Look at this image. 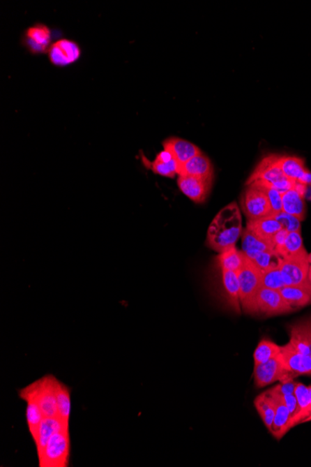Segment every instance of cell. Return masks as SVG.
Masks as SVG:
<instances>
[{
  "mask_svg": "<svg viewBox=\"0 0 311 467\" xmlns=\"http://www.w3.org/2000/svg\"><path fill=\"white\" fill-rule=\"evenodd\" d=\"M243 232L240 209L235 202H232L213 219L207 230L206 246L220 254L236 247Z\"/></svg>",
  "mask_w": 311,
  "mask_h": 467,
  "instance_id": "6da1fadb",
  "label": "cell"
},
{
  "mask_svg": "<svg viewBox=\"0 0 311 467\" xmlns=\"http://www.w3.org/2000/svg\"><path fill=\"white\" fill-rule=\"evenodd\" d=\"M279 156L280 154L265 156L252 172L251 176L247 179L246 185L254 182L265 183L276 188L282 194L294 188L296 181L285 176L280 168Z\"/></svg>",
  "mask_w": 311,
  "mask_h": 467,
  "instance_id": "7a4b0ae2",
  "label": "cell"
},
{
  "mask_svg": "<svg viewBox=\"0 0 311 467\" xmlns=\"http://www.w3.org/2000/svg\"><path fill=\"white\" fill-rule=\"evenodd\" d=\"M71 440L69 427L55 433L43 454L38 456L40 467H68L70 460Z\"/></svg>",
  "mask_w": 311,
  "mask_h": 467,
  "instance_id": "3957f363",
  "label": "cell"
},
{
  "mask_svg": "<svg viewBox=\"0 0 311 467\" xmlns=\"http://www.w3.org/2000/svg\"><path fill=\"white\" fill-rule=\"evenodd\" d=\"M238 283H240V299L241 309L247 315H251L255 296L257 292L262 288L261 286V275L259 271L252 264L249 258H246L245 263L237 272Z\"/></svg>",
  "mask_w": 311,
  "mask_h": 467,
  "instance_id": "277c9868",
  "label": "cell"
},
{
  "mask_svg": "<svg viewBox=\"0 0 311 467\" xmlns=\"http://www.w3.org/2000/svg\"><path fill=\"white\" fill-rule=\"evenodd\" d=\"M294 309L283 299L280 290L261 288L255 296L251 316L271 318L293 313Z\"/></svg>",
  "mask_w": 311,
  "mask_h": 467,
  "instance_id": "5b68a950",
  "label": "cell"
},
{
  "mask_svg": "<svg viewBox=\"0 0 311 467\" xmlns=\"http://www.w3.org/2000/svg\"><path fill=\"white\" fill-rule=\"evenodd\" d=\"M241 209L248 221L274 215L271 202L257 185H247L241 198Z\"/></svg>",
  "mask_w": 311,
  "mask_h": 467,
  "instance_id": "8992f818",
  "label": "cell"
},
{
  "mask_svg": "<svg viewBox=\"0 0 311 467\" xmlns=\"http://www.w3.org/2000/svg\"><path fill=\"white\" fill-rule=\"evenodd\" d=\"M294 379L293 375L285 368L280 354L268 362L255 365V387L264 388L275 383H285Z\"/></svg>",
  "mask_w": 311,
  "mask_h": 467,
  "instance_id": "52a82bcc",
  "label": "cell"
},
{
  "mask_svg": "<svg viewBox=\"0 0 311 467\" xmlns=\"http://www.w3.org/2000/svg\"><path fill=\"white\" fill-rule=\"evenodd\" d=\"M57 380L54 375H46L26 386L38 400L45 417H57Z\"/></svg>",
  "mask_w": 311,
  "mask_h": 467,
  "instance_id": "ba28073f",
  "label": "cell"
},
{
  "mask_svg": "<svg viewBox=\"0 0 311 467\" xmlns=\"http://www.w3.org/2000/svg\"><path fill=\"white\" fill-rule=\"evenodd\" d=\"M266 394H268L275 410L274 421L271 433L277 440H280L293 428L291 427V413L287 406L285 405L282 394L275 387L266 391Z\"/></svg>",
  "mask_w": 311,
  "mask_h": 467,
  "instance_id": "9c48e42d",
  "label": "cell"
},
{
  "mask_svg": "<svg viewBox=\"0 0 311 467\" xmlns=\"http://www.w3.org/2000/svg\"><path fill=\"white\" fill-rule=\"evenodd\" d=\"M48 57L52 65L62 68L79 61L82 57V50L75 41L63 38L52 44Z\"/></svg>",
  "mask_w": 311,
  "mask_h": 467,
  "instance_id": "30bf717a",
  "label": "cell"
},
{
  "mask_svg": "<svg viewBox=\"0 0 311 467\" xmlns=\"http://www.w3.org/2000/svg\"><path fill=\"white\" fill-rule=\"evenodd\" d=\"M280 355H282L285 368L294 378L311 376V357L308 355L296 351L289 343L282 346Z\"/></svg>",
  "mask_w": 311,
  "mask_h": 467,
  "instance_id": "8fae6325",
  "label": "cell"
},
{
  "mask_svg": "<svg viewBox=\"0 0 311 467\" xmlns=\"http://www.w3.org/2000/svg\"><path fill=\"white\" fill-rule=\"evenodd\" d=\"M24 40L33 54H48L52 44L51 29L45 24H35L24 33Z\"/></svg>",
  "mask_w": 311,
  "mask_h": 467,
  "instance_id": "7c38bea8",
  "label": "cell"
},
{
  "mask_svg": "<svg viewBox=\"0 0 311 467\" xmlns=\"http://www.w3.org/2000/svg\"><path fill=\"white\" fill-rule=\"evenodd\" d=\"M288 330L289 343L296 351L311 357V316L290 325Z\"/></svg>",
  "mask_w": 311,
  "mask_h": 467,
  "instance_id": "4fadbf2b",
  "label": "cell"
},
{
  "mask_svg": "<svg viewBox=\"0 0 311 467\" xmlns=\"http://www.w3.org/2000/svg\"><path fill=\"white\" fill-rule=\"evenodd\" d=\"M308 186L296 182L291 190L282 194V211L289 215L296 216L300 221L305 218V196Z\"/></svg>",
  "mask_w": 311,
  "mask_h": 467,
  "instance_id": "5bb4252c",
  "label": "cell"
},
{
  "mask_svg": "<svg viewBox=\"0 0 311 467\" xmlns=\"http://www.w3.org/2000/svg\"><path fill=\"white\" fill-rule=\"evenodd\" d=\"M177 185L179 190L196 204H202L207 199L212 187V182L198 177L179 176Z\"/></svg>",
  "mask_w": 311,
  "mask_h": 467,
  "instance_id": "9a60e30c",
  "label": "cell"
},
{
  "mask_svg": "<svg viewBox=\"0 0 311 467\" xmlns=\"http://www.w3.org/2000/svg\"><path fill=\"white\" fill-rule=\"evenodd\" d=\"M308 255L300 257L282 258L280 269H282L289 285H303L307 280L310 265L308 263Z\"/></svg>",
  "mask_w": 311,
  "mask_h": 467,
  "instance_id": "2e32d148",
  "label": "cell"
},
{
  "mask_svg": "<svg viewBox=\"0 0 311 467\" xmlns=\"http://www.w3.org/2000/svg\"><path fill=\"white\" fill-rule=\"evenodd\" d=\"M179 176L198 177V179L213 182V168L209 158L204 153L195 156L192 159L179 165Z\"/></svg>",
  "mask_w": 311,
  "mask_h": 467,
  "instance_id": "e0dca14e",
  "label": "cell"
},
{
  "mask_svg": "<svg viewBox=\"0 0 311 467\" xmlns=\"http://www.w3.org/2000/svg\"><path fill=\"white\" fill-rule=\"evenodd\" d=\"M162 144L163 149L170 152L179 165H184L202 153L195 144L179 138H167L163 141Z\"/></svg>",
  "mask_w": 311,
  "mask_h": 467,
  "instance_id": "ac0fdd59",
  "label": "cell"
},
{
  "mask_svg": "<svg viewBox=\"0 0 311 467\" xmlns=\"http://www.w3.org/2000/svg\"><path fill=\"white\" fill-rule=\"evenodd\" d=\"M19 396L26 402V422L30 435L33 438V440L37 436L38 428L43 420L44 419V414L38 400L36 399L34 394L29 390V388L24 387L19 391Z\"/></svg>",
  "mask_w": 311,
  "mask_h": 467,
  "instance_id": "d6986e66",
  "label": "cell"
},
{
  "mask_svg": "<svg viewBox=\"0 0 311 467\" xmlns=\"http://www.w3.org/2000/svg\"><path fill=\"white\" fill-rule=\"evenodd\" d=\"M66 427H69V424L63 422L58 417H44L40 428H38L37 436L34 439L36 447H37L38 457L43 454V450L52 436L58 431Z\"/></svg>",
  "mask_w": 311,
  "mask_h": 467,
  "instance_id": "ffe728a7",
  "label": "cell"
},
{
  "mask_svg": "<svg viewBox=\"0 0 311 467\" xmlns=\"http://www.w3.org/2000/svg\"><path fill=\"white\" fill-rule=\"evenodd\" d=\"M221 274L225 299L229 307L235 313H241L240 283L238 274L236 272L221 271Z\"/></svg>",
  "mask_w": 311,
  "mask_h": 467,
  "instance_id": "44dd1931",
  "label": "cell"
},
{
  "mask_svg": "<svg viewBox=\"0 0 311 467\" xmlns=\"http://www.w3.org/2000/svg\"><path fill=\"white\" fill-rule=\"evenodd\" d=\"M246 228L271 246L272 237L282 230V225L273 216L247 221Z\"/></svg>",
  "mask_w": 311,
  "mask_h": 467,
  "instance_id": "7402d4cb",
  "label": "cell"
},
{
  "mask_svg": "<svg viewBox=\"0 0 311 467\" xmlns=\"http://www.w3.org/2000/svg\"><path fill=\"white\" fill-rule=\"evenodd\" d=\"M280 292L285 302L294 311L311 304V292L305 283L286 286Z\"/></svg>",
  "mask_w": 311,
  "mask_h": 467,
  "instance_id": "603a6c76",
  "label": "cell"
},
{
  "mask_svg": "<svg viewBox=\"0 0 311 467\" xmlns=\"http://www.w3.org/2000/svg\"><path fill=\"white\" fill-rule=\"evenodd\" d=\"M294 396L297 400V413L291 422L293 428L308 422L311 413L310 394L308 386L301 383H296Z\"/></svg>",
  "mask_w": 311,
  "mask_h": 467,
  "instance_id": "cb8c5ba5",
  "label": "cell"
},
{
  "mask_svg": "<svg viewBox=\"0 0 311 467\" xmlns=\"http://www.w3.org/2000/svg\"><path fill=\"white\" fill-rule=\"evenodd\" d=\"M149 168L159 176L174 179L179 175V163L167 150L163 149L156 159L149 163Z\"/></svg>",
  "mask_w": 311,
  "mask_h": 467,
  "instance_id": "d4e9b609",
  "label": "cell"
},
{
  "mask_svg": "<svg viewBox=\"0 0 311 467\" xmlns=\"http://www.w3.org/2000/svg\"><path fill=\"white\" fill-rule=\"evenodd\" d=\"M241 239H243L241 251L243 252V254L249 260H252V258H255L259 253L273 250L271 244L258 237L257 235H255L254 232L247 229V228L243 230Z\"/></svg>",
  "mask_w": 311,
  "mask_h": 467,
  "instance_id": "484cf974",
  "label": "cell"
},
{
  "mask_svg": "<svg viewBox=\"0 0 311 467\" xmlns=\"http://www.w3.org/2000/svg\"><path fill=\"white\" fill-rule=\"evenodd\" d=\"M246 257L241 250L237 247L222 252L215 258L216 266L220 271H232L237 272L245 263Z\"/></svg>",
  "mask_w": 311,
  "mask_h": 467,
  "instance_id": "4316f807",
  "label": "cell"
},
{
  "mask_svg": "<svg viewBox=\"0 0 311 467\" xmlns=\"http://www.w3.org/2000/svg\"><path fill=\"white\" fill-rule=\"evenodd\" d=\"M279 163L285 176L294 181H297L308 169L305 166V160L297 156L280 154Z\"/></svg>",
  "mask_w": 311,
  "mask_h": 467,
  "instance_id": "83f0119b",
  "label": "cell"
},
{
  "mask_svg": "<svg viewBox=\"0 0 311 467\" xmlns=\"http://www.w3.org/2000/svg\"><path fill=\"white\" fill-rule=\"evenodd\" d=\"M301 232H289L287 238L278 255L282 258H291L307 255Z\"/></svg>",
  "mask_w": 311,
  "mask_h": 467,
  "instance_id": "f1b7e54d",
  "label": "cell"
},
{
  "mask_svg": "<svg viewBox=\"0 0 311 467\" xmlns=\"http://www.w3.org/2000/svg\"><path fill=\"white\" fill-rule=\"evenodd\" d=\"M56 399L57 417L66 424H69L71 414V391L65 383H61L59 380L56 383Z\"/></svg>",
  "mask_w": 311,
  "mask_h": 467,
  "instance_id": "f546056e",
  "label": "cell"
},
{
  "mask_svg": "<svg viewBox=\"0 0 311 467\" xmlns=\"http://www.w3.org/2000/svg\"><path fill=\"white\" fill-rule=\"evenodd\" d=\"M254 404L266 429L271 433L274 421L275 410L273 404H272L271 400L269 399L266 392H264V393L257 396Z\"/></svg>",
  "mask_w": 311,
  "mask_h": 467,
  "instance_id": "4dcf8cb0",
  "label": "cell"
},
{
  "mask_svg": "<svg viewBox=\"0 0 311 467\" xmlns=\"http://www.w3.org/2000/svg\"><path fill=\"white\" fill-rule=\"evenodd\" d=\"M280 348L282 346H278L274 341L263 339L254 353L255 365L268 362L272 358L278 357L280 354Z\"/></svg>",
  "mask_w": 311,
  "mask_h": 467,
  "instance_id": "1f68e13d",
  "label": "cell"
},
{
  "mask_svg": "<svg viewBox=\"0 0 311 467\" xmlns=\"http://www.w3.org/2000/svg\"><path fill=\"white\" fill-rule=\"evenodd\" d=\"M286 286L290 285H289L288 279L282 269H280V267L263 272L262 275H261V286L262 288L280 290Z\"/></svg>",
  "mask_w": 311,
  "mask_h": 467,
  "instance_id": "d6a6232c",
  "label": "cell"
},
{
  "mask_svg": "<svg viewBox=\"0 0 311 467\" xmlns=\"http://www.w3.org/2000/svg\"><path fill=\"white\" fill-rule=\"evenodd\" d=\"M250 260L261 272H263L280 267L282 258L276 252L271 250V251L259 253Z\"/></svg>",
  "mask_w": 311,
  "mask_h": 467,
  "instance_id": "836d02e7",
  "label": "cell"
},
{
  "mask_svg": "<svg viewBox=\"0 0 311 467\" xmlns=\"http://www.w3.org/2000/svg\"><path fill=\"white\" fill-rule=\"evenodd\" d=\"M252 184L257 185L268 196L269 202H271L272 209H273L274 215L282 212V193L276 188H272L271 186L265 184V183L254 182ZM250 185V184H249ZM247 186V185H246Z\"/></svg>",
  "mask_w": 311,
  "mask_h": 467,
  "instance_id": "e575fe53",
  "label": "cell"
},
{
  "mask_svg": "<svg viewBox=\"0 0 311 467\" xmlns=\"http://www.w3.org/2000/svg\"><path fill=\"white\" fill-rule=\"evenodd\" d=\"M273 216L282 225V229L287 230L288 232H301V223H300L301 221L296 216L289 215L283 211Z\"/></svg>",
  "mask_w": 311,
  "mask_h": 467,
  "instance_id": "d590c367",
  "label": "cell"
},
{
  "mask_svg": "<svg viewBox=\"0 0 311 467\" xmlns=\"http://www.w3.org/2000/svg\"><path fill=\"white\" fill-rule=\"evenodd\" d=\"M288 232L287 230L282 229L280 230V232H278L276 235L273 236L271 239V246L272 249H273L274 251L277 253H279L280 249H282L283 244H285V242L286 240V238H287L288 235Z\"/></svg>",
  "mask_w": 311,
  "mask_h": 467,
  "instance_id": "8d00e7d4",
  "label": "cell"
},
{
  "mask_svg": "<svg viewBox=\"0 0 311 467\" xmlns=\"http://www.w3.org/2000/svg\"><path fill=\"white\" fill-rule=\"evenodd\" d=\"M283 400H285V405L287 406L289 411H290L291 416V422L294 417H296L297 413V400L294 394H285L282 396ZM293 427V425H291Z\"/></svg>",
  "mask_w": 311,
  "mask_h": 467,
  "instance_id": "74e56055",
  "label": "cell"
},
{
  "mask_svg": "<svg viewBox=\"0 0 311 467\" xmlns=\"http://www.w3.org/2000/svg\"><path fill=\"white\" fill-rule=\"evenodd\" d=\"M296 182L305 186H311V172L307 169Z\"/></svg>",
  "mask_w": 311,
  "mask_h": 467,
  "instance_id": "f35d334b",
  "label": "cell"
},
{
  "mask_svg": "<svg viewBox=\"0 0 311 467\" xmlns=\"http://www.w3.org/2000/svg\"><path fill=\"white\" fill-rule=\"evenodd\" d=\"M305 285L308 286V288L310 289L311 292V266L310 271H308V278L307 280H305Z\"/></svg>",
  "mask_w": 311,
  "mask_h": 467,
  "instance_id": "ab89813d",
  "label": "cell"
},
{
  "mask_svg": "<svg viewBox=\"0 0 311 467\" xmlns=\"http://www.w3.org/2000/svg\"><path fill=\"white\" fill-rule=\"evenodd\" d=\"M308 391H310V404H311V385L308 386ZM308 422H311V413H310V418L308 419Z\"/></svg>",
  "mask_w": 311,
  "mask_h": 467,
  "instance_id": "60d3db41",
  "label": "cell"
},
{
  "mask_svg": "<svg viewBox=\"0 0 311 467\" xmlns=\"http://www.w3.org/2000/svg\"><path fill=\"white\" fill-rule=\"evenodd\" d=\"M308 263H310V265L311 266V253L308 255Z\"/></svg>",
  "mask_w": 311,
  "mask_h": 467,
  "instance_id": "b9f144b4",
  "label": "cell"
},
{
  "mask_svg": "<svg viewBox=\"0 0 311 467\" xmlns=\"http://www.w3.org/2000/svg\"><path fill=\"white\" fill-rule=\"evenodd\" d=\"M310 201H311V193H310Z\"/></svg>",
  "mask_w": 311,
  "mask_h": 467,
  "instance_id": "7bdbcfd3",
  "label": "cell"
}]
</instances>
